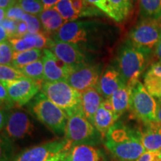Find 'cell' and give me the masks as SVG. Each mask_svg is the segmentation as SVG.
Listing matches in <instances>:
<instances>
[{
	"instance_id": "60d3db41",
	"label": "cell",
	"mask_w": 161,
	"mask_h": 161,
	"mask_svg": "<svg viewBox=\"0 0 161 161\" xmlns=\"http://www.w3.org/2000/svg\"><path fill=\"white\" fill-rule=\"evenodd\" d=\"M15 5L16 3L11 0H0V9H3L6 11Z\"/></svg>"
},
{
	"instance_id": "ab89813d",
	"label": "cell",
	"mask_w": 161,
	"mask_h": 161,
	"mask_svg": "<svg viewBox=\"0 0 161 161\" xmlns=\"http://www.w3.org/2000/svg\"><path fill=\"white\" fill-rule=\"evenodd\" d=\"M29 33L28 31L27 25L25 22L19 21L17 23V37H21V36L25 35Z\"/></svg>"
},
{
	"instance_id": "c3c4849f",
	"label": "cell",
	"mask_w": 161,
	"mask_h": 161,
	"mask_svg": "<svg viewBox=\"0 0 161 161\" xmlns=\"http://www.w3.org/2000/svg\"><path fill=\"white\" fill-rule=\"evenodd\" d=\"M160 154H161V151H160Z\"/></svg>"
},
{
	"instance_id": "9a60e30c",
	"label": "cell",
	"mask_w": 161,
	"mask_h": 161,
	"mask_svg": "<svg viewBox=\"0 0 161 161\" xmlns=\"http://www.w3.org/2000/svg\"><path fill=\"white\" fill-rule=\"evenodd\" d=\"M124 83L122 75L117 69L109 66L102 72L96 86V90L104 99H108Z\"/></svg>"
},
{
	"instance_id": "d590c367",
	"label": "cell",
	"mask_w": 161,
	"mask_h": 161,
	"mask_svg": "<svg viewBox=\"0 0 161 161\" xmlns=\"http://www.w3.org/2000/svg\"><path fill=\"white\" fill-rule=\"evenodd\" d=\"M86 3L94 6L96 8L103 12L104 14L110 17V10L108 0H84Z\"/></svg>"
},
{
	"instance_id": "2e32d148",
	"label": "cell",
	"mask_w": 161,
	"mask_h": 161,
	"mask_svg": "<svg viewBox=\"0 0 161 161\" xmlns=\"http://www.w3.org/2000/svg\"><path fill=\"white\" fill-rule=\"evenodd\" d=\"M114 108L109 98L104 99L102 105L98 108L94 117L93 125L97 131L102 136V138H105V136L113 126L117 122Z\"/></svg>"
},
{
	"instance_id": "f546056e",
	"label": "cell",
	"mask_w": 161,
	"mask_h": 161,
	"mask_svg": "<svg viewBox=\"0 0 161 161\" xmlns=\"http://www.w3.org/2000/svg\"><path fill=\"white\" fill-rule=\"evenodd\" d=\"M17 5L22 8L25 13L37 17L44 11L43 3L40 0H19Z\"/></svg>"
},
{
	"instance_id": "83f0119b",
	"label": "cell",
	"mask_w": 161,
	"mask_h": 161,
	"mask_svg": "<svg viewBox=\"0 0 161 161\" xmlns=\"http://www.w3.org/2000/svg\"><path fill=\"white\" fill-rule=\"evenodd\" d=\"M54 8L66 22L75 21L80 18V14L72 5V0H60Z\"/></svg>"
},
{
	"instance_id": "44dd1931",
	"label": "cell",
	"mask_w": 161,
	"mask_h": 161,
	"mask_svg": "<svg viewBox=\"0 0 161 161\" xmlns=\"http://www.w3.org/2000/svg\"><path fill=\"white\" fill-rule=\"evenodd\" d=\"M131 87L123 84L113 94L109 99L114 108V114L117 119L125 113L130 107Z\"/></svg>"
},
{
	"instance_id": "d6986e66",
	"label": "cell",
	"mask_w": 161,
	"mask_h": 161,
	"mask_svg": "<svg viewBox=\"0 0 161 161\" xmlns=\"http://www.w3.org/2000/svg\"><path fill=\"white\" fill-rule=\"evenodd\" d=\"M104 100V98L98 92L96 88H92L81 92L80 109L86 119L92 124L96 112L98 111Z\"/></svg>"
},
{
	"instance_id": "52a82bcc",
	"label": "cell",
	"mask_w": 161,
	"mask_h": 161,
	"mask_svg": "<svg viewBox=\"0 0 161 161\" xmlns=\"http://www.w3.org/2000/svg\"><path fill=\"white\" fill-rule=\"evenodd\" d=\"M130 110L133 116L145 125L158 121L156 100L139 80L131 86Z\"/></svg>"
},
{
	"instance_id": "5bb4252c",
	"label": "cell",
	"mask_w": 161,
	"mask_h": 161,
	"mask_svg": "<svg viewBox=\"0 0 161 161\" xmlns=\"http://www.w3.org/2000/svg\"><path fill=\"white\" fill-rule=\"evenodd\" d=\"M33 130V124L25 113L19 110L10 112L8 121L4 128L6 138L21 140L31 135Z\"/></svg>"
},
{
	"instance_id": "74e56055",
	"label": "cell",
	"mask_w": 161,
	"mask_h": 161,
	"mask_svg": "<svg viewBox=\"0 0 161 161\" xmlns=\"http://www.w3.org/2000/svg\"><path fill=\"white\" fill-rule=\"evenodd\" d=\"M9 115V110L1 109V114H0V128H1L2 130L5 128L6 125H7L8 121Z\"/></svg>"
},
{
	"instance_id": "7a4b0ae2",
	"label": "cell",
	"mask_w": 161,
	"mask_h": 161,
	"mask_svg": "<svg viewBox=\"0 0 161 161\" xmlns=\"http://www.w3.org/2000/svg\"><path fill=\"white\" fill-rule=\"evenodd\" d=\"M104 146L115 161H136L146 152L140 131L116 122L104 138Z\"/></svg>"
},
{
	"instance_id": "603a6c76",
	"label": "cell",
	"mask_w": 161,
	"mask_h": 161,
	"mask_svg": "<svg viewBox=\"0 0 161 161\" xmlns=\"http://www.w3.org/2000/svg\"><path fill=\"white\" fill-rule=\"evenodd\" d=\"M110 17L117 23L127 19L133 10L134 0H108Z\"/></svg>"
},
{
	"instance_id": "7dc6e473",
	"label": "cell",
	"mask_w": 161,
	"mask_h": 161,
	"mask_svg": "<svg viewBox=\"0 0 161 161\" xmlns=\"http://www.w3.org/2000/svg\"><path fill=\"white\" fill-rule=\"evenodd\" d=\"M11 1H13V2H14V3H16V4H17V3H18V2H19V0H11Z\"/></svg>"
},
{
	"instance_id": "4316f807",
	"label": "cell",
	"mask_w": 161,
	"mask_h": 161,
	"mask_svg": "<svg viewBox=\"0 0 161 161\" xmlns=\"http://www.w3.org/2000/svg\"><path fill=\"white\" fill-rule=\"evenodd\" d=\"M25 78L30 79L43 81L44 79V66L43 60L40 59L35 62L24 66L19 69Z\"/></svg>"
},
{
	"instance_id": "ba28073f",
	"label": "cell",
	"mask_w": 161,
	"mask_h": 161,
	"mask_svg": "<svg viewBox=\"0 0 161 161\" xmlns=\"http://www.w3.org/2000/svg\"><path fill=\"white\" fill-rule=\"evenodd\" d=\"M161 38V21L142 19L130 31L128 41L136 47L151 51Z\"/></svg>"
},
{
	"instance_id": "9c48e42d",
	"label": "cell",
	"mask_w": 161,
	"mask_h": 161,
	"mask_svg": "<svg viewBox=\"0 0 161 161\" xmlns=\"http://www.w3.org/2000/svg\"><path fill=\"white\" fill-rule=\"evenodd\" d=\"M42 82L23 78L8 82H1L13 100L15 105L21 107L29 103L41 90Z\"/></svg>"
},
{
	"instance_id": "8d00e7d4",
	"label": "cell",
	"mask_w": 161,
	"mask_h": 161,
	"mask_svg": "<svg viewBox=\"0 0 161 161\" xmlns=\"http://www.w3.org/2000/svg\"><path fill=\"white\" fill-rule=\"evenodd\" d=\"M136 161H161L160 151L146 152Z\"/></svg>"
},
{
	"instance_id": "484cf974",
	"label": "cell",
	"mask_w": 161,
	"mask_h": 161,
	"mask_svg": "<svg viewBox=\"0 0 161 161\" xmlns=\"http://www.w3.org/2000/svg\"><path fill=\"white\" fill-rule=\"evenodd\" d=\"M14 51L19 52L37 49L35 34H26L21 37H14L8 40Z\"/></svg>"
},
{
	"instance_id": "e575fe53",
	"label": "cell",
	"mask_w": 161,
	"mask_h": 161,
	"mask_svg": "<svg viewBox=\"0 0 161 161\" xmlns=\"http://www.w3.org/2000/svg\"><path fill=\"white\" fill-rule=\"evenodd\" d=\"M24 14H25V11L19 5L16 4L6 11V18L16 22H19L22 20Z\"/></svg>"
},
{
	"instance_id": "ffe728a7",
	"label": "cell",
	"mask_w": 161,
	"mask_h": 161,
	"mask_svg": "<svg viewBox=\"0 0 161 161\" xmlns=\"http://www.w3.org/2000/svg\"><path fill=\"white\" fill-rule=\"evenodd\" d=\"M143 85L153 97L161 99V62L148 68L143 76Z\"/></svg>"
},
{
	"instance_id": "4fadbf2b",
	"label": "cell",
	"mask_w": 161,
	"mask_h": 161,
	"mask_svg": "<svg viewBox=\"0 0 161 161\" xmlns=\"http://www.w3.org/2000/svg\"><path fill=\"white\" fill-rule=\"evenodd\" d=\"M42 60L44 66L43 81L66 80L73 69L49 49H44Z\"/></svg>"
},
{
	"instance_id": "277c9868",
	"label": "cell",
	"mask_w": 161,
	"mask_h": 161,
	"mask_svg": "<svg viewBox=\"0 0 161 161\" xmlns=\"http://www.w3.org/2000/svg\"><path fill=\"white\" fill-rule=\"evenodd\" d=\"M150 53L149 50L136 47L128 40L121 47L117 57V69L127 86L131 87L139 80L146 68Z\"/></svg>"
},
{
	"instance_id": "e0dca14e",
	"label": "cell",
	"mask_w": 161,
	"mask_h": 161,
	"mask_svg": "<svg viewBox=\"0 0 161 161\" xmlns=\"http://www.w3.org/2000/svg\"><path fill=\"white\" fill-rule=\"evenodd\" d=\"M64 161H104L102 150L95 146L79 144L72 146Z\"/></svg>"
},
{
	"instance_id": "836d02e7",
	"label": "cell",
	"mask_w": 161,
	"mask_h": 161,
	"mask_svg": "<svg viewBox=\"0 0 161 161\" xmlns=\"http://www.w3.org/2000/svg\"><path fill=\"white\" fill-rule=\"evenodd\" d=\"M17 23L8 18L1 21V26H3L4 29L7 32L9 39L17 37Z\"/></svg>"
},
{
	"instance_id": "f6af8a7d",
	"label": "cell",
	"mask_w": 161,
	"mask_h": 161,
	"mask_svg": "<svg viewBox=\"0 0 161 161\" xmlns=\"http://www.w3.org/2000/svg\"><path fill=\"white\" fill-rule=\"evenodd\" d=\"M157 119L161 124V99H158L157 102Z\"/></svg>"
},
{
	"instance_id": "d6a6232c",
	"label": "cell",
	"mask_w": 161,
	"mask_h": 161,
	"mask_svg": "<svg viewBox=\"0 0 161 161\" xmlns=\"http://www.w3.org/2000/svg\"><path fill=\"white\" fill-rule=\"evenodd\" d=\"M0 102H1V109L9 110L15 106L5 86L2 84H0Z\"/></svg>"
},
{
	"instance_id": "6da1fadb",
	"label": "cell",
	"mask_w": 161,
	"mask_h": 161,
	"mask_svg": "<svg viewBox=\"0 0 161 161\" xmlns=\"http://www.w3.org/2000/svg\"><path fill=\"white\" fill-rule=\"evenodd\" d=\"M109 34V26L98 20H75L64 24L52 38L74 44L87 53L104 46Z\"/></svg>"
},
{
	"instance_id": "bcb514c9",
	"label": "cell",
	"mask_w": 161,
	"mask_h": 161,
	"mask_svg": "<svg viewBox=\"0 0 161 161\" xmlns=\"http://www.w3.org/2000/svg\"><path fill=\"white\" fill-rule=\"evenodd\" d=\"M6 18V11L0 9V21H3Z\"/></svg>"
},
{
	"instance_id": "30bf717a",
	"label": "cell",
	"mask_w": 161,
	"mask_h": 161,
	"mask_svg": "<svg viewBox=\"0 0 161 161\" xmlns=\"http://www.w3.org/2000/svg\"><path fill=\"white\" fill-rule=\"evenodd\" d=\"M71 147L65 138L58 139L27 148L20 152L13 161H46Z\"/></svg>"
},
{
	"instance_id": "1f68e13d",
	"label": "cell",
	"mask_w": 161,
	"mask_h": 161,
	"mask_svg": "<svg viewBox=\"0 0 161 161\" xmlns=\"http://www.w3.org/2000/svg\"><path fill=\"white\" fill-rule=\"evenodd\" d=\"M14 53L8 40L0 43V64L1 65H11Z\"/></svg>"
},
{
	"instance_id": "b9f144b4",
	"label": "cell",
	"mask_w": 161,
	"mask_h": 161,
	"mask_svg": "<svg viewBox=\"0 0 161 161\" xmlns=\"http://www.w3.org/2000/svg\"><path fill=\"white\" fill-rule=\"evenodd\" d=\"M43 3L44 10L52 8L59 3L60 0H40Z\"/></svg>"
},
{
	"instance_id": "681fc988",
	"label": "cell",
	"mask_w": 161,
	"mask_h": 161,
	"mask_svg": "<svg viewBox=\"0 0 161 161\" xmlns=\"http://www.w3.org/2000/svg\"><path fill=\"white\" fill-rule=\"evenodd\" d=\"M160 21H161V20H160Z\"/></svg>"
},
{
	"instance_id": "7402d4cb",
	"label": "cell",
	"mask_w": 161,
	"mask_h": 161,
	"mask_svg": "<svg viewBox=\"0 0 161 161\" xmlns=\"http://www.w3.org/2000/svg\"><path fill=\"white\" fill-rule=\"evenodd\" d=\"M38 17L44 32L47 35H53L59 31L64 24L67 23L55 8L44 10Z\"/></svg>"
},
{
	"instance_id": "7bdbcfd3",
	"label": "cell",
	"mask_w": 161,
	"mask_h": 161,
	"mask_svg": "<svg viewBox=\"0 0 161 161\" xmlns=\"http://www.w3.org/2000/svg\"><path fill=\"white\" fill-rule=\"evenodd\" d=\"M154 54H155V57L158 60V61L161 62V38L155 46Z\"/></svg>"
},
{
	"instance_id": "7c38bea8",
	"label": "cell",
	"mask_w": 161,
	"mask_h": 161,
	"mask_svg": "<svg viewBox=\"0 0 161 161\" xmlns=\"http://www.w3.org/2000/svg\"><path fill=\"white\" fill-rule=\"evenodd\" d=\"M102 73V65L90 64L74 70L66 81L78 91L83 92L96 88Z\"/></svg>"
},
{
	"instance_id": "8992f818",
	"label": "cell",
	"mask_w": 161,
	"mask_h": 161,
	"mask_svg": "<svg viewBox=\"0 0 161 161\" xmlns=\"http://www.w3.org/2000/svg\"><path fill=\"white\" fill-rule=\"evenodd\" d=\"M102 136L91 122L86 119L81 109L68 118L64 138L71 146L79 144L95 146Z\"/></svg>"
},
{
	"instance_id": "4dcf8cb0",
	"label": "cell",
	"mask_w": 161,
	"mask_h": 161,
	"mask_svg": "<svg viewBox=\"0 0 161 161\" xmlns=\"http://www.w3.org/2000/svg\"><path fill=\"white\" fill-rule=\"evenodd\" d=\"M21 21L25 22L27 25L28 31L29 34H38L42 31V24L40 18L37 16L25 13Z\"/></svg>"
},
{
	"instance_id": "d4e9b609",
	"label": "cell",
	"mask_w": 161,
	"mask_h": 161,
	"mask_svg": "<svg viewBox=\"0 0 161 161\" xmlns=\"http://www.w3.org/2000/svg\"><path fill=\"white\" fill-rule=\"evenodd\" d=\"M43 49H34L24 52H14L12 59L11 65L17 69H20L24 66L41 59L43 57Z\"/></svg>"
},
{
	"instance_id": "f1b7e54d",
	"label": "cell",
	"mask_w": 161,
	"mask_h": 161,
	"mask_svg": "<svg viewBox=\"0 0 161 161\" xmlns=\"http://www.w3.org/2000/svg\"><path fill=\"white\" fill-rule=\"evenodd\" d=\"M25 78L19 69L12 65L0 66V80L1 82H8L19 78Z\"/></svg>"
},
{
	"instance_id": "cb8c5ba5",
	"label": "cell",
	"mask_w": 161,
	"mask_h": 161,
	"mask_svg": "<svg viewBox=\"0 0 161 161\" xmlns=\"http://www.w3.org/2000/svg\"><path fill=\"white\" fill-rule=\"evenodd\" d=\"M139 12L142 19L161 20V0H139Z\"/></svg>"
},
{
	"instance_id": "f35d334b",
	"label": "cell",
	"mask_w": 161,
	"mask_h": 161,
	"mask_svg": "<svg viewBox=\"0 0 161 161\" xmlns=\"http://www.w3.org/2000/svg\"><path fill=\"white\" fill-rule=\"evenodd\" d=\"M69 149L70 148H67V149L62 151V152L56 154L55 155L51 157V158H49L46 161H64L66 158V156H67L68 153H69Z\"/></svg>"
},
{
	"instance_id": "3957f363",
	"label": "cell",
	"mask_w": 161,
	"mask_h": 161,
	"mask_svg": "<svg viewBox=\"0 0 161 161\" xmlns=\"http://www.w3.org/2000/svg\"><path fill=\"white\" fill-rule=\"evenodd\" d=\"M29 110L35 117L56 135H64L68 116L40 91L29 103Z\"/></svg>"
},
{
	"instance_id": "5b68a950",
	"label": "cell",
	"mask_w": 161,
	"mask_h": 161,
	"mask_svg": "<svg viewBox=\"0 0 161 161\" xmlns=\"http://www.w3.org/2000/svg\"><path fill=\"white\" fill-rule=\"evenodd\" d=\"M40 91L64 110L68 118L80 109L81 92L72 87L66 80L43 81Z\"/></svg>"
},
{
	"instance_id": "ac0fdd59",
	"label": "cell",
	"mask_w": 161,
	"mask_h": 161,
	"mask_svg": "<svg viewBox=\"0 0 161 161\" xmlns=\"http://www.w3.org/2000/svg\"><path fill=\"white\" fill-rule=\"evenodd\" d=\"M145 126L140 134L146 152L161 151V124L156 121Z\"/></svg>"
},
{
	"instance_id": "ee69618b",
	"label": "cell",
	"mask_w": 161,
	"mask_h": 161,
	"mask_svg": "<svg viewBox=\"0 0 161 161\" xmlns=\"http://www.w3.org/2000/svg\"><path fill=\"white\" fill-rule=\"evenodd\" d=\"M9 40V37L8 35L7 32L3 26L0 25V42H4L7 41V40Z\"/></svg>"
},
{
	"instance_id": "8fae6325",
	"label": "cell",
	"mask_w": 161,
	"mask_h": 161,
	"mask_svg": "<svg viewBox=\"0 0 161 161\" xmlns=\"http://www.w3.org/2000/svg\"><path fill=\"white\" fill-rule=\"evenodd\" d=\"M49 49L69 66L73 71L90 64V58H88L86 53L74 44L53 40Z\"/></svg>"
}]
</instances>
